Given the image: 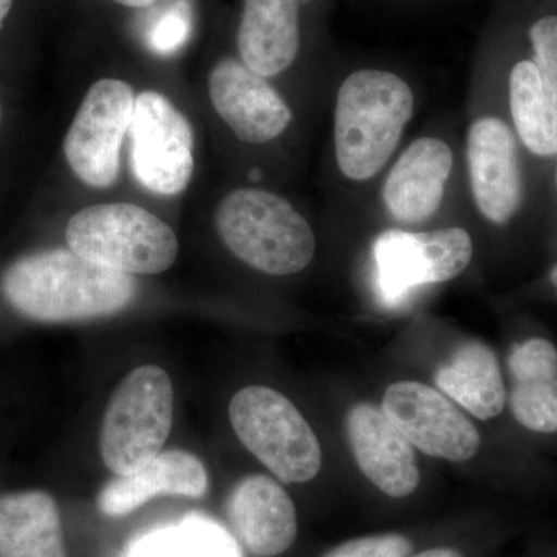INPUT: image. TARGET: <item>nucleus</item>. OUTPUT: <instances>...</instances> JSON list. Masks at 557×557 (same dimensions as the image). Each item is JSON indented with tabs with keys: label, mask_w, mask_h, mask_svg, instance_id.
Here are the masks:
<instances>
[{
	"label": "nucleus",
	"mask_w": 557,
	"mask_h": 557,
	"mask_svg": "<svg viewBox=\"0 0 557 557\" xmlns=\"http://www.w3.org/2000/svg\"><path fill=\"white\" fill-rule=\"evenodd\" d=\"M193 28L190 9L180 2L171 10L164 11L148 32L149 49L159 54H172L185 46Z\"/></svg>",
	"instance_id": "nucleus-23"
},
{
	"label": "nucleus",
	"mask_w": 557,
	"mask_h": 557,
	"mask_svg": "<svg viewBox=\"0 0 557 557\" xmlns=\"http://www.w3.org/2000/svg\"><path fill=\"white\" fill-rule=\"evenodd\" d=\"M509 110L516 135L531 153H557V100L533 60L519 61L509 72Z\"/></svg>",
	"instance_id": "nucleus-20"
},
{
	"label": "nucleus",
	"mask_w": 557,
	"mask_h": 557,
	"mask_svg": "<svg viewBox=\"0 0 557 557\" xmlns=\"http://www.w3.org/2000/svg\"><path fill=\"white\" fill-rule=\"evenodd\" d=\"M215 228L237 259L270 276L299 273L317 251L307 219L287 199L265 189L230 193L215 211Z\"/></svg>",
	"instance_id": "nucleus-3"
},
{
	"label": "nucleus",
	"mask_w": 557,
	"mask_h": 557,
	"mask_svg": "<svg viewBox=\"0 0 557 557\" xmlns=\"http://www.w3.org/2000/svg\"><path fill=\"white\" fill-rule=\"evenodd\" d=\"M209 97L220 119L249 145L281 137L293 120L292 109L269 81L233 58L219 61L211 70Z\"/></svg>",
	"instance_id": "nucleus-12"
},
{
	"label": "nucleus",
	"mask_w": 557,
	"mask_h": 557,
	"mask_svg": "<svg viewBox=\"0 0 557 557\" xmlns=\"http://www.w3.org/2000/svg\"><path fill=\"white\" fill-rule=\"evenodd\" d=\"M69 248L81 258L121 273L160 274L178 256V239L163 220L129 203L81 209L65 228Z\"/></svg>",
	"instance_id": "nucleus-4"
},
{
	"label": "nucleus",
	"mask_w": 557,
	"mask_h": 557,
	"mask_svg": "<svg viewBox=\"0 0 557 557\" xmlns=\"http://www.w3.org/2000/svg\"><path fill=\"white\" fill-rule=\"evenodd\" d=\"M226 512L234 533L255 556L282 555L298 536L295 504L269 475L242 479L231 491Z\"/></svg>",
	"instance_id": "nucleus-14"
},
{
	"label": "nucleus",
	"mask_w": 557,
	"mask_h": 557,
	"mask_svg": "<svg viewBox=\"0 0 557 557\" xmlns=\"http://www.w3.org/2000/svg\"><path fill=\"white\" fill-rule=\"evenodd\" d=\"M383 412L428 456L443 460H471L480 448L478 428L435 388L401 381L386 388Z\"/></svg>",
	"instance_id": "nucleus-10"
},
{
	"label": "nucleus",
	"mask_w": 557,
	"mask_h": 557,
	"mask_svg": "<svg viewBox=\"0 0 557 557\" xmlns=\"http://www.w3.org/2000/svg\"><path fill=\"white\" fill-rule=\"evenodd\" d=\"M376 288L388 307L398 306L418 287L431 285L420 233L391 230L373 245Z\"/></svg>",
	"instance_id": "nucleus-22"
},
{
	"label": "nucleus",
	"mask_w": 557,
	"mask_h": 557,
	"mask_svg": "<svg viewBox=\"0 0 557 557\" xmlns=\"http://www.w3.org/2000/svg\"><path fill=\"white\" fill-rule=\"evenodd\" d=\"M208 487V471L199 457L182 449L166 450L134 471L110 480L97 504L102 515L121 518L153 497L201 498Z\"/></svg>",
	"instance_id": "nucleus-15"
},
{
	"label": "nucleus",
	"mask_w": 557,
	"mask_h": 557,
	"mask_svg": "<svg viewBox=\"0 0 557 557\" xmlns=\"http://www.w3.org/2000/svg\"><path fill=\"white\" fill-rule=\"evenodd\" d=\"M456 168L448 141L434 135L418 137L399 153L381 185L380 200L387 218L401 226L434 219L445 201Z\"/></svg>",
	"instance_id": "nucleus-11"
},
{
	"label": "nucleus",
	"mask_w": 557,
	"mask_h": 557,
	"mask_svg": "<svg viewBox=\"0 0 557 557\" xmlns=\"http://www.w3.org/2000/svg\"><path fill=\"white\" fill-rule=\"evenodd\" d=\"M174 387L157 366L132 370L110 398L102 418L100 450L113 474L134 471L159 456L171 434Z\"/></svg>",
	"instance_id": "nucleus-5"
},
{
	"label": "nucleus",
	"mask_w": 557,
	"mask_h": 557,
	"mask_svg": "<svg viewBox=\"0 0 557 557\" xmlns=\"http://www.w3.org/2000/svg\"><path fill=\"white\" fill-rule=\"evenodd\" d=\"M557 156V153H556ZM556 182H557V161H556Z\"/></svg>",
	"instance_id": "nucleus-30"
},
{
	"label": "nucleus",
	"mask_w": 557,
	"mask_h": 557,
	"mask_svg": "<svg viewBox=\"0 0 557 557\" xmlns=\"http://www.w3.org/2000/svg\"><path fill=\"white\" fill-rule=\"evenodd\" d=\"M528 38L533 47L534 64L557 100V14L534 22Z\"/></svg>",
	"instance_id": "nucleus-24"
},
{
	"label": "nucleus",
	"mask_w": 557,
	"mask_h": 557,
	"mask_svg": "<svg viewBox=\"0 0 557 557\" xmlns=\"http://www.w3.org/2000/svg\"><path fill=\"white\" fill-rule=\"evenodd\" d=\"M412 557H463L460 552L453 548H429L424 549V552L418 553V555Z\"/></svg>",
	"instance_id": "nucleus-26"
},
{
	"label": "nucleus",
	"mask_w": 557,
	"mask_h": 557,
	"mask_svg": "<svg viewBox=\"0 0 557 557\" xmlns=\"http://www.w3.org/2000/svg\"><path fill=\"white\" fill-rule=\"evenodd\" d=\"M3 298L21 317L44 324L113 317L134 302L137 282L72 249L22 256L3 273Z\"/></svg>",
	"instance_id": "nucleus-1"
},
{
	"label": "nucleus",
	"mask_w": 557,
	"mask_h": 557,
	"mask_svg": "<svg viewBox=\"0 0 557 557\" xmlns=\"http://www.w3.org/2000/svg\"><path fill=\"white\" fill-rule=\"evenodd\" d=\"M416 113V94L397 73L355 70L341 83L333 112L335 159L344 178L364 183L394 159Z\"/></svg>",
	"instance_id": "nucleus-2"
},
{
	"label": "nucleus",
	"mask_w": 557,
	"mask_h": 557,
	"mask_svg": "<svg viewBox=\"0 0 557 557\" xmlns=\"http://www.w3.org/2000/svg\"><path fill=\"white\" fill-rule=\"evenodd\" d=\"M549 278H552V284L555 285L557 295V265L552 270V273H549Z\"/></svg>",
	"instance_id": "nucleus-29"
},
{
	"label": "nucleus",
	"mask_w": 557,
	"mask_h": 557,
	"mask_svg": "<svg viewBox=\"0 0 557 557\" xmlns=\"http://www.w3.org/2000/svg\"><path fill=\"white\" fill-rule=\"evenodd\" d=\"M126 557H244L236 539L215 520L189 515L132 542Z\"/></svg>",
	"instance_id": "nucleus-21"
},
{
	"label": "nucleus",
	"mask_w": 557,
	"mask_h": 557,
	"mask_svg": "<svg viewBox=\"0 0 557 557\" xmlns=\"http://www.w3.org/2000/svg\"><path fill=\"white\" fill-rule=\"evenodd\" d=\"M0 119H2V109H0Z\"/></svg>",
	"instance_id": "nucleus-31"
},
{
	"label": "nucleus",
	"mask_w": 557,
	"mask_h": 557,
	"mask_svg": "<svg viewBox=\"0 0 557 557\" xmlns=\"http://www.w3.org/2000/svg\"><path fill=\"white\" fill-rule=\"evenodd\" d=\"M11 7H13V0H0V28L9 16Z\"/></svg>",
	"instance_id": "nucleus-28"
},
{
	"label": "nucleus",
	"mask_w": 557,
	"mask_h": 557,
	"mask_svg": "<svg viewBox=\"0 0 557 557\" xmlns=\"http://www.w3.org/2000/svg\"><path fill=\"white\" fill-rule=\"evenodd\" d=\"M113 2L129 7V9H148V7H152L159 0H113Z\"/></svg>",
	"instance_id": "nucleus-27"
},
{
	"label": "nucleus",
	"mask_w": 557,
	"mask_h": 557,
	"mask_svg": "<svg viewBox=\"0 0 557 557\" xmlns=\"http://www.w3.org/2000/svg\"><path fill=\"white\" fill-rule=\"evenodd\" d=\"M135 95L120 79L95 83L81 102L64 139V153L76 177L91 188H110L120 174V152L131 129Z\"/></svg>",
	"instance_id": "nucleus-8"
},
{
	"label": "nucleus",
	"mask_w": 557,
	"mask_h": 557,
	"mask_svg": "<svg viewBox=\"0 0 557 557\" xmlns=\"http://www.w3.org/2000/svg\"><path fill=\"white\" fill-rule=\"evenodd\" d=\"M347 438L359 469L388 497L401 498L420 482L416 453L401 431L369 403L350 409L346 418Z\"/></svg>",
	"instance_id": "nucleus-13"
},
{
	"label": "nucleus",
	"mask_w": 557,
	"mask_h": 557,
	"mask_svg": "<svg viewBox=\"0 0 557 557\" xmlns=\"http://www.w3.org/2000/svg\"><path fill=\"white\" fill-rule=\"evenodd\" d=\"M230 420L245 448L282 482L317 478L322 463L317 434L299 409L274 388H242L231 399Z\"/></svg>",
	"instance_id": "nucleus-6"
},
{
	"label": "nucleus",
	"mask_w": 557,
	"mask_h": 557,
	"mask_svg": "<svg viewBox=\"0 0 557 557\" xmlns=\"http://www.w3.org/2000/svg\"><path fill=\"white\" fill-rule=\"evenodd\" d=\"M472 200L482 218L504 226L515 219L523 201L518 139L496 115L472 120L465 141Z\"/></svg>",
	"instance_id": "nucleus-9"
},
{
	"label": "nucleus",
	"mask_w": 557,
	"mask_h": 557,
	"mask_svg": "<svg viewBox=\"0 0 557 557\" xmlns=\"http://www.w3.org/2000/svg\"><path fill=\"white\" fill-rule=\"evenodd\" d=\"M299 47L298 0H244L237 49L248 69L273 78L292 67Z\"/></svg>",
	"instance_id": "nucleus-16"
},
{
	"label": "nucleus",
	"mask_w": 557,
	"mask_h": 557,
	"mask_svg": "<svg viewBox=\"0 0 557 557\" xmlns=\"http://www.w3.org/2000/svg\"><path fill=\"white\" fill-rule=\"evenodd\" d=\"M131 163L143 188L175 196L194 174V132L164 95L146 90L135 97L131 123Z\"/></svg>",
	"instance_id": "nucleus-7"
},
{
	"label": "nucleus",
	"mask_w": 557,
	"mask_h": 557,
	"mask_svg": "<svg viewBox=\"0 0 557 557\" xmlns=\"http://www.w3.org/2000/svg\"><path fill=\"white\" fill-rule=\"evenodd\" d=\"M0 557H65L60 509L50 493L0 496Z\"/></svg>",
	"instance_id": "nucleus-18"
},
{
	"label": "nucleus",
	"mask_w": 557,
	"mask_h": 557,
	"mask_svg": "<svg viewBox=\"0 0 557 557\" xmlns=\"http://www.w3.org/2000/svg\"><path fill=\"white\" fill-rule=\"evenodd\" d=\"M440 391L480 420L497 417L505 408L507 391L497 357L486 344L469 341L435 373Z\"/></svg>",
	"instance_id": "nucleus-19"
},
{
	"label": "nucleus",
	"mask_w": 557,
	"mask_h": 557,
	"mask_svg": "<svg viewBox=\"0 0 557 557\" xmlns=\"http://www.w3.org/2000/svg\"><path fill=\"white\" fill-rule=\"evenodd\" d=\"M412 542L398 533L351 539L322 557H409Z\"/></svg>",
	"instance_id": "nucleus-25"
},
{
	"label": "nucleus",
	"mask_w": 557,
	"mask_h": 557,
	"mask_svg": "<svg viewBox=\"0 0 557 557\" xmlns=\"http://www.w3.org/2000/svg\"><path fill=\"white\" fill-rule=\"evenodd\" d=\"M512 416L541 434L557 432V348L547 339L531 338L512 347L508 357Z\"/></svg>",
	"instance_id": "nucleus-17"
}]
</instances>
